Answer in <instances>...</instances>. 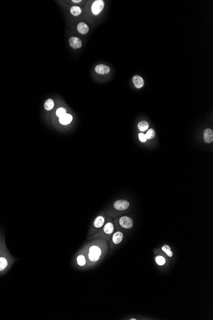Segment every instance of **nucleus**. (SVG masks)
Masks as SVG:
<instances>
[{"label": "nucleus", "instance_id": "obj_1", "mask_svg": "<svg viewBox=\"0 0 213 320\" xmlns=\"http://www.w3.org/2000/svg\"><path fill=\"white\" fill-rule=\"evenodd\" d=\"M103 253L102 249L97 244L91 245L87 249V259L91 263L97 262Z\"/></svg>", "mask_w": 213, "mask_h": 320}, {"label": "nucleus", "instance_id": "obj_2", "mask_svg": "<svg viewBox=\"0 0 213 320\" xmlns=\"http://www.w3.org/2000/svg\"><path fill=\"white\" fill-rule=\"evenodd\" d=\"M105 3L103 0H97L94 2L91 6V11L95 16L98 15L104 8Z\"/></svg>", "mask_w": 213, "mask_h": 320}, {"label": "nucleus", "instance_id": "obj_3", "mask_svg": "<svg viewBox=\"0 0 213 320\" xmlns=\"http://www.w3.org/2000/svg\"><path fill=\"white\" fill-rule=\"evenodd\" d=\"M114 208L116 210L124 211L127 210L130 206V203L128 201L124 199H119L116 201L113 205Z\"/></svg>", "mask_w": 213, "mask_h": 320}, {"label": "nucleus", "instance_id": "obj_4", "mask_svg": "<svg viewBox=\"0 0 213 320\" xmlns=\"http://www.w3.org/2000/svg\"><path fill=\"white\" fill-rule=\"evenodd\" d=\"M106 222V217L104 215H100L95 218L93 224V229H98L104 226Z\"/></svg>", "mask_w": 213, "mask_h": 320}, {"label": "nucleus", "instance_id": "obj_5", "mask_svg": "<svg viewBox=\"0 0 213 320\" xmlns=\"http://www.w3.org/2000/svg\"><path fill=\"white\" fill-rule=\"evenodd\" d=\"M120 226L125 229H130L133 227V221L132 218L127 216L121 217L119 220Z\"/></svg>", "mask_w": 213, "mask_h": 320}, {"label": "nucleus", "instance_id": "obj_6", "mask_svg": "<svg viewBox=\"0 0 213 320\" xmlns=\"http://www.w3.org/2000/svg\"><path fill=\"white\" fill-rule=\"evenodd\" d=\"M102 227L103 229L101 231L100 233H103L107 236L112 235L114 230V226L112 222H106V223L104 224V226Z\"/></svg>", "mask_w": 213, "mask_h": 320}, {"label": "nucleus", "instance_id": "obj_7", "mask_svg": "<svg viewBox=\"0 0 213 320\" xmlns=\"http://www.w3.org/2000/svg\"><path fill=\"white\" fill-rule=\"evenodd\" d=\"M94 70H95V72L97 74L104 75V74H108L110 71H111V68H110L107 65H103V64H99L96 66Z\"/></svg>", "mask_w": 213, "mask_h": 320}, {"label": "nucleus", "instance_id": "obj_8", "mask_svg": "<svg viewBox=\"0 0 213 320\" xmlns=\"http://www.w3.org/2000/svg\"><path fill=\"white\" fill-rule=\"evenodd\" d=\"M69 44L72 48L75 49L80 48L82 45L81 40L78 37H71L69 40Z\"/></svg>", "mask_w": 213, "mask_h": 320}, {"label": "nucleus", "instance_id": "obj_9", "mask_svg": "<svg viewBox=\"0 0 213 320\" xmlns=\"http://www.w3.org/2000/svg\"><path fill=\"white\" fill-rule=\"evenodd\" d=\"M204 141L206 143H211L213 141V132L210 129H207L204 133Z\"/></svg>", "mask_w": 213, "mask_h": 320}, {"label": "nucleus", "instance_id": "obj_10", "mask_svg": "<svg viewBox=\"0 0 213 320\" xmlns=\"http://www.w3.org/2000/svg\"><path fill=\"white\" fill-rule=\"evenodd\" d=\"M72 120H73V116H72V115L66 113L62 117L59 118L58 120L60 124L63 125H66L70 124L72 122Z\"/></svg>", "mask_w": 213, "mask_h": 320}, {"label": "nucleus", "instance_id": "obj_11", "mask_svg": "<svg viewBox=\"0 0 213 320\" xmlns=\"http://www.w3.org/2000/svg\"><path fill=\"white\" fill-rule=\"evenodd\" d=\"M133 82L137 88H140L143 87L144 85V79L139 75H135L133 78Z\"/></svg>", "mask_w": 213, "mask_h": 320}, {"label": "nucleus", "instance_id": "obj_12", "mask_svg": "<svg viewBox=\"0 0 213 320\" xmlns=\"http://www.w3.org/2000/svg\"><path fill=\"white\" fill-rule=\"evenodd\" d=\"M123 239V234L121 231H117L115 232L113 236H112V242L114 244L117 245L120 243Z\"/></svg>", "mask_w": 213, "mask_h": 320}, {"label": "nucleus", "instance_id": "obj_13", "mask_svg": "<svg viewBox=\"0 0 213 320\" xmlns=\"http://www.w3.org/2000/svg\"><path fill=\"white\" fill-rule=\"evenodd\" d=\"M9 262L5 256H0V272H2L8 267Z\"/></svg>", "mask_w": 213, "mask_h": 320}, {"label": "nucleus", "instance_id": "obj_14", "mask_svg": "<svg viewBox=\"0 0 213 320\" xmlns=\"http://www.w3.org/2000/svg\"><path fill=\"white\" fill-rule=\"evenodd\" d=\"M89 30V26L85 23L81 22L77 25V30L80 34H82V35L86 34L87 33H88Z\"/></svg>", "mask_w": 213, "mask_h": 320}, {"label": "nucleus", "instance_id": "obj_15", "mask_svg": "<svg viewBox=\"0 0 213 320\" xmlns=\"http://www.w3.org/2000/svg\"><path fill=\"white\" fill-rule=\"evenodd\" d=\"M54 102L52 99H49L45 100L44 103V109L46 111H51L54 107Z\"/></svg>", "mask_w": 213, "mask_h": 320}, {"label": "nucleus", "instance_id": "obj_16", "mask_svg": "<svg viewBox=\"0 0 213 320\" xmlns=\"http://www.w3.org/2000/svg\"><path fill=\"white\" fill-rule=\"evenodd\" d=\"M86 263V258L84 255L80 254L77 257V263L80 267H84Z\"/></svg>", "mask_w": 213, "mask_h": 320}, {"label": "nucleus", "instance_id": "obj_17", "mask_svg": "<svg viewBox=\"0 0 213 320\" xmlns=\"http://www.w3.org/2000/svg\"><path fill=\"white\" fill-rule=\"evenodd\" d=\"M67 113V110L66 108L63 107H58L56 111H55V115H56V116L59 118L61 117H62L63 116H64L65 115H66Z\"/></svg>", "mask_w": 213, "mask_h": 320}, {"label": "nucleus", "instance_id": "obj_18", "mask_svg": "<svg viewBox=\"0 0 213 320\" xmlns=\"http://www.w3.org/2000/svg\"><path fill=\"white\" fill-rule=\"evenodd\" d=\"M138 128L140 131H146L149 129V123L146 121H141L138 123Z\"/></svg>", "mask_w": 213, "mask_h": 320}, {"label": "nucleus", "instance_id": "obj_19", "mask_svg": "<svg viewBox=\"0 0 213 320\" xmlns=\"http://www.w3.org/2000/svg\"><path fill=\"white\" fill-rule=\"evenodd\" d=\"M81 12H82V10L79 7V6H73L70 9V13H72V15H73V16H79L81 13Z\"/></svg>", "mask_w": 213, "mask_h": 320}, {"label": "nucleus", "instance_id": "obj_20", "mask_svg": "<svg viewBox=\"0 0 213 320\" xmlns=\"http://www.w3.org/2000/svg\"><path fill=\"white\" fill-rule=\"evenodd\" d=\"M145 135L146 136L147 140H153V139H154L156 136V133L153 129H150L147 130L146 134Z\"/></svg>", "mask_w": 213, "mask_h": 320}, {"label": "nucleus", "instance_id": "obj_21", "mask_svg": "<svg viewBox=\"0 0 213 320\" xmlns=\"http://www.w3.org/2000/svg\"><path fill=\"white\" fill-rule=\"evenodd\" d=\"M162 250L169 257H172L173 256V252L171 250V249L169 245H164L162 247Z\"/></svg>", "mask_w": 213, "mask_h": 320}, {"label": "nucleus", "instance_id": "obj_22", "mask_svg": "<svg viewBox=\"0 0 213 320\" xmlns=\"http://www.w3.org/2000/svg\"><path fill=\"white\" fill-rule=\"evenodd\" d=\"M156 263L158 264V265H163L165 263V259L163 257L161 256H156Z\"/></svg>", "mask_w": 213, "mask_h": 320}, {"label": "nucleus", "instance_id": "obj_23", "mask_svg": "<svg viewBox=\"0 0 213 320\" xmlns=\"http://www.w3.org/2000/svg\"><path fill=\"white\" fill-rule=\"evenodd\" d=\"M139 140L142 142V143H145L147 141V138H146V136L145 134H144L143 133H139Z\"/></svg>", "mask_w": 213, "mask_h": 320}, {"label": "nucleus", "instance_id": "obj_24", "mask_svg": "<svg viewBox=\"0 0 213 320\" xmlns=\"http://www.w3.org/2000/svg\"><path fill=\"white\" fill-rule=\"evenodd\" d=\"M80 2H81L80 0H78V1H77V0H73V1H72V2H73L75 3H78Z\"/></svg>", "mask_w": 213, "mask_h": 320}, {"label": "nucleus", "instance_id": "obj_25", "mask_svg": "<svg viewBox=\"0 0 213 320\" xmlns=\"http://www.w3.org/2000/svg\"><path fill=\"white\" fill-rule=\"evenodd\" d=\"M132 319V320H135V319H134V318H132V319Z\"/></svg>", "mask_w": 213, "mask_h": 320}, {"label": "nucleus", "instance_id": "obj_26", "mask_svg": "<svg viewBox=\"0 0 213 320\" xmlns=\"http://www.w3.org/2000/svg\"><path fill=\"white\" fill-rule=\"evenodd\" d=\"M0 253H1V252H0Z\"/></svg>", "mask_w": 213, "mask_h": 320}]
</instances>
